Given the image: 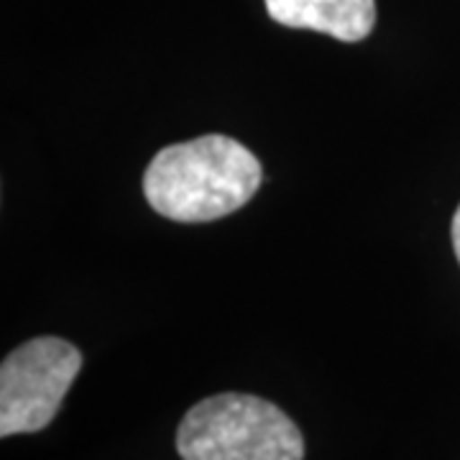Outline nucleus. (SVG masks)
I'll return each instance as SVG.
<instances>
[{"label": "nucleus", "mask_w": 460, "mask_h": 460, "mask_svg": "<svg viewBox=\"0 0 460 460\" xmlns=\"http://www.w3.org/2000/svg\"><path fill=\"white\" fill-rule=\"evenodd\" d=\"M261 187L259 159L235 138L210 133L164 146L144 174V195L177 223H210L235 213Z\"/></svg>", "instance_id": "1"}, {"label": "nucleus", "mask_w": 460, "mask_h": 460, "mask_svg": "<svg viewBox=\"0 0 460 460\" xmlns=\"http://www.w3.org/2000/svg\"><path fill=\"white\" fill-rule=\"evenodd\" d=\"M181 460H305V440L287 411L253 394L208 396L177 429Z\"/></svg>", "instance_id": "2"}, {"label": "nucleus", "mask_w": 460, "mask_h": 460, "mask_svg": "<svg viewBox=\"0 0 460 460\" xmlns=\"http://www.w3.org/2000/svg\"><path fill=\"white\" fill-rule=\"evenodd\" d=\"M80 368L83 353L54 335L11 350L0 366V438L47 428Z\"/></svg>", "instance_id": "3"}, {"label": "nucleus", "mask_w": 460, "mask_h": 460, "mask_svg": "<svg viewBox=\"0 0 460 460\" xmlns=\"http://www.w3.org/2000/svg\"><path fill=\"white\" fill-rule=\"evenodd\" d=\"M269 16L287 29H310L338 41H363L376 26V0H263Z\"/></svg>", "instance_id": "4"}, {"label": "nucleus", "mask_w": 460, "mask_h": 460, "mask_svg": "<svg viewBox=\"0 0 460 460\" xmlns=\"http://www.w3.org/2000/svg\"><path fill=\"white\" fill-rule=\"evenodd\" d=\"M453 248H456V259H458L460 263V205L458 210H456V215H453Z\"/></svg>", "instance_id": "5"}]
</instances>
